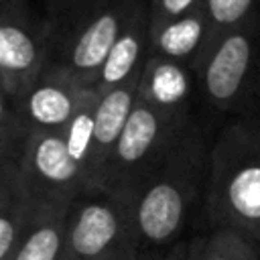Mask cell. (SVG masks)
I'll return each mask as SVG.
<instances>
[{"label": "cell", "instance_id": "1", "mask_svg": "<svg viewBox=\"0 0 260 260\" xmlns=\"http://www.w3.org/2000/svg\"><path fill=\"white\" fill-rule=\"evenodd\" d=\"M213 132L199 120L183 140L124 195L142 254L185 242L201 225Z\"/></svg>", "mask_w": 260, "mask_h": 260}, {"label": "cell", "instance_id": "2", "mask_svg": "<svg viewBox=\"0 0 260 260\" xmlns=\"http://www.w3.org/2000/svg\"><path fill=\"white\" fill-rule=\"evenodd\" d=\"M201 228H232L260 244V110L213 132Z\"/></svg>", "mask_w": 260, "mask_h": 260}, {"label": "cell", "instance_id": "3", "mask_svg": "<svg viewBox=\"0 0 260 260\" xmlns=\"http://www.w3.org/2000/svg\"><path fill=\"white\" fill-rule=\"evenodd\" d=\"M142 0H55L45 16L51 59L91 87L112 45Z\"/></svg>", "mask_w": 260, "mask_h": 260}, {"label": "cell", "instance_id": "4", "mask_svg": "<svg viewBox=\"0 0 260 260\" xmlns=\"http://www.w3.org/2000/svg\"><path fill=\"white\" fill-rule=\"evenodd\" d=\"M195 73L209 114L228 120L260 110V12L213 41Z\"/></svg>", "mask_w": 260, "mask_h": 260}, {"label": "cell", "instance_id": "5", "mask_svg": "<svg viewBox=\"0 0 260 260\" xmlns=\"http://www.w3.org/2000/svg\"><path fill=\"white\" fill-rule=\"evenodd\" d=\"M199 120V116L158 110L138 98L110 156L100 191L128 195Z\"/></svg>", "mask_w": 260, "mask_h": 260}, {"label": "cell", "instance_id": "6", "mask_svg": "<svg viewBox=\"0 0 260 260\" xmlns=\"http://www.w3.org/2000/svg\"><path fill=\"white\" fill-rule=\"evenodd\" d=\"M142 258L140 240L124 197L108 191H89L71 203L61 260Z\"/></svg>", "mask_w": 260, "mask_h": 260}, {"label": "cell", "instance_id": "7", "mask_svg": "<svg viewBox=\"0 0 260 260\" xmlns=\"http://www.w3.org/2000/svg\"><path fill=\"white\" fill-rule=\"evenodd\" d=\"M16 165L28 193L41 205H71L89 193L85 175L71 158L63 132L28 130Z\"/></svg>", "mask_w": 260, "mask_h": 260}, {"label": "cell", "instance_id": "8", "mask_svg": "<svg viewBox=\"0 0 260 260\" xmlns=\"http://www.w3.org/2000/svg\"><path fill=\"white\" fill-rule=\"evenodd\" d=\"M51 43L45 18L24 0L0 6V81L16 100L49 65Z\"/></svg>", "mask_w": 260, "mask_h": 260}, {"label": "cell", "instance_id": "9", "mask_svg": "<svg viewBox=\"0 0 260 260\" xmlns=\"http://www.w3.org/2000/svg\"><path fill=\"white\" fill-rule=\"evenodd\" d=\"M89 85L69 71L49 63L16 98L20 120L28 130L63 132L79 108Z\"/></svg>", "mask_w": 260, "mask_h": 260}, {"label": "cell", "instance_id": "10", "mask_svg": "<svg viewBox=\"0 0 260 260\" xmlns=\"http://www.w3.org/2000/svg\"><path fill=\"white\" fill-rule=\"evenodd\" d=\"M138 98L171 114L197 116L195 114V100L199 102L197 73L193 67L148 55L140 73Z\"/></svg>", "mask_w": 260, "mask_h": 260}, {"label": "cell", "instance_id": "11", "mask_svg": "<svg viewBox=\"0 0 260 260\" xmlns=\"http://www.w3.org/2000/svg\"><path fill=\"white\" fill-rule=\"evenodd\" d=\"M148 41H150V12L148 0H142L124 30L112 45L106 61L102 63L95 79L91 81V89L98 93L118 87L142 73V67L148 57Z\"/></svg>", "mask_w": 260, "mask_h": 260}, {"label": "cell", "instance_id": "12", "mask_svg": "<svg viewBox=\"0 0 260 260\" xmlns=\"http://www.w3.org/2000/svg\"><path fill=\"white\" fill-rule=\"evenodd\" d=\"M209 41L211 30L207 16L203 8L197 6L187 14L160 22H150L148 55L195 69L203 59Z\"/></svg>", "mask_w": 260, "mask_h": 260}, {"label": "cell", "instance_id": "13", "mask_svg": "<svg viewBox=\"0 0 260 260\" xmlns=\"http://www.w3.org/2000/svg\"><path fill=\"white\" fill-rule=\"evenodd\" d=\"M138 83L140 75L112 87L108 91L98 93V108H95V138H93V173H91V189L100 191L106 167L110 156L122 136V130L134 110L138 100Z\"/></svg>", "mask_w": 260, "mask_h": 260}, {"label": "cell", "instance_id": "14", "mask_svg": "<svg viewBox=\"0 0 260 260\" xmlns=\"http://www.w3.org/2000/svg\"><path fill=\"white\" fill-rule=\"evenodd\" d=\"M35 207L16 158H10L0 177V260H12Z\"/></svg>", "mask_w": 260, "mask_h": 260}, {"label": "cell", "instance_id": "15", "mask_svg": "<svg viewBox=\"0 0 260 260\" xmlns=\"http://www.w3.org/2000/svg\"><path fill=\"white\" fill-rule=\"evenodd\" d=\"M69 207L37 203L12 260H61Z\"/></svg>", "mask_w": 260, "mask_h": 260}, {"label": "cell", "instance_id": "16", "mask_svg": "<svg viewBox=\"0 0 260 260\" xmlns=\"http://www.w3.org/2000/svg\"><path fill=\"white\" fill-rule=\"evenodd\" d=\"M185 260H260V244L232 228H201L187 238Z\"/></svg>", "mask_w": 260, "mask_h": 260}, {"label": "cell", "instance_id": "17", "mask_svg": "<svg viewBox=\"0 0 260 260\" xmlns=\"http://www.w3.org/2000/svg\"><path fill=\"white\" fill-rule=\"evenodd\" d=\"M98 91L87 89L83 95L79 108L75 110L73 118L63 130L67 150L71 158L77 162L81 173L85 175V181L91 189V173H93V138H95V108H98Z\"/></svg>", "mask_w": 260, "mask_h": 260}, {"label": "cell", "instance_id": "18", "mask_svg": "<svg viewBox=\"0 0 260 260\" xmlns=\"http://www.w3.org/2000/svg\"><path fill=\"white\" fill-rule=\"evenodd\" d=\"M201 8L209 22V30H211L209 45H211L223 32L240 26L242 22L258 14L260 0H201Z\"/></svg>", "mask_w": 260, "mask_h": 260}, {"label": "cell", "instance_id": "19", "mask_svg": "<svg viewBox=\"0 0 260 260\" xmlns=\"http://www.w3.org/2000/svg\"><path fill=\"white\" fill-rule=\"evenodd\" d=\"M24 138H26V128L20 120L16 100L0 81V150L16 158Z\"/></svg>", "mask_w": 260, "mask_h": 260}, {"label": "cell", "instance_id": "20", "mask_svg": "<svg viewBox=\"0 0 260 260\" xmlns=\"http://www.w3.org/2000/svg\"><path fill=\"white\" fill-rule=\"evenodd\" d=\"M197 6H201V0H148L150 22H160L187 14Z\"/></svg>", "mask_w": 260, "mask_h": 260}, {"label": "cell", "instance_id": "21", "mask_svg": "<svg viewBox=\"0 0 260 260\" xmlns=\"http://www.w3.org/2000/svg\"><path fill=\"white\" fill-rule=\"evenodd\" d=\"M185 242H181V244H177L169 250L156 252V254H144L142 260H185Z\"/></svg>", "mask_w": 260, "mask_h": 260}, {"label": "cell", "instance_id": "22", "mask_svg": "<svg viewBox=\"0 0 260 260\" xmlns=\"http://www.w3.org/2000/svg\"><path fill=\"white\" fill-rule=\"evenodd\" d=\"M10 158H12V156H8L6 152L0 150V177H2V171H4V167H6V162H8Z\"/></svg>", "mask_w": 260, "mask_h": 260}, {"label": "cell", "instance_id": "23", "mask_svg": "<svg viewBox=\"0 0 260 260\" xmlns=\"http://www.w3.org/2000/svg\"><path fill=\"white\" fill-rule=\"evenodd\" d=\"M10 0H0V6H4V4H8Z\"/></svg>", "mask_w": 260, "mask_h": 260}]
</instances>
